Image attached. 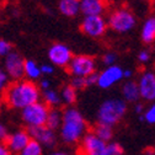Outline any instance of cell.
Masks as SVG:
<instances>
[{"label":"cell","instance_id":"d590c367","mask_svg":"<svg viewBox=\"0 0 155 155\" xmlns=\"http://www.w3.org/2000/svg\"><path fill=\"white\" fill-rule=\"evenodd\" d=\"M40 89H42L43 91L47 89H51V81L48 79H42L40 80Z\"/></svg>","mask_w":155,"mask_h":155},{"label":"cell","instance_id":"52a82bcc","mask_svg":"<svg viewBox=\"0 0 155 155\" xmlns=\"http://www.w3.org/2000/svg\"><path fill=\"white\" fill-rule=\"evenodd\" d=\"M24 64L25 59L17 52H10L6 57H4L3 69L8 74L9 79L12 80H21L24 76Z\"/></svg>","mask_w":155,"mask_h":155},{"label":"cell","instance_id":"7402d4cb","mask_svg":"<svg viewBox=\"0 0 155 155\" xmlns=\"http://www.w3.org/2000/svg\"><path fill=\"white\" fill-rule=\"evenodd\" d=\"M59 95H61V101H63L68 106H71L76 101V90L71 85L64 86Z\"/></svg>","mask_w":155,"mask_h":155},{"label":"cell","instance_id":"b9f144b4","mask_svg":"<svg viewBox=\"0 0 155 155\" xmlns=\"http://www.w3.org/2000/svg\"><path fill=\"white\" fill-rule=\"evenodd\" d=\"M79 155H83V154H79Z\"/></svg>","mask_w":155,"mask_h":155},{"label":"cell","instance_id":"4dcf8cb0","mask_svg":"<svg viewBox=\"0 0 155 155\" xmlns=\"http://www.w3.org/2000/svg\"><path fill=\"white\" fill-rule=\"evenodd\" d=\"M138 61L140 63H143V64L144 63H148L150 61V53L148 51H140L138 53Z\"/></svg>","mask_w":155,"mask_h":155},{"label":"cell","instance_id":"6da1fadb","mask_svg":"<svg viewBox=\"0 0 155 155\" xmlns=\"http://www.w3.org/2000/svg\"><path fill=\"white\" fill-rule=\"evenodd\" d=\"M4 100L9 107L22 110L37 101H40L41 92L33 81L17 80L4 90Z\"/></svg>","mask_w":155,"mask_h":155},{"label":"cell","instance_id":"8992f818","mask_svg":"<svg viewBox=\"0 0 155 155\" xmlns=\"http://www.w3.org/2000/svg\"><path fill=\"white\" fill-rule=\"evenodd\" d=\"M67 68L73 76L86 78L96 71V62L90 55H73Z\"/></svg>","mask_w":155,"mask_h":155},{"label":"cell","instance_id":"5b68a950","mask_svg":"<svg viewBox=\"0 0 155 155\" xmlns=\"http://www.w3.org/2000/svg\"><path fill=\"white\" fill-rule=\"evenodd\" d=\"M135 22H137L135 21V16L132 14V11H129L126 8L114 10L108 17L110 28L120 33H124L133 30Z\"/></svg>","mask_w":155,"mask_h":155},{"label":"cell","instance_id":"d6a6232c","mask_svg":"<svg viewBox=\"0 0 155 155\" xmlns=\"http://www.w3.org/2000/svg\"><path fill=\"white\" fill-rule=\"evenodd\" d=\"M86 79V84H87V86H92V85H96V81H97V73H92L91 75H89V76H86L85 78Z\"/></svg>","mask_w":155,"mask_h":155},{"label":"cell","instance_id":"8fae6325","mask_svg":"<svg viewBox=\"0 0 155 155\" xmlns=\"http://www.w3.org/2000/svg\"><path fill=\"white\" fill-rule=\"evenodd\" d=\"M137 85L140 99L148 102L155 100V75L153 71H144L139 76Z\"/></svg>","mask_w":155,"mask_h":155},{"label":"cell","instance_id":"7a4b0ae2","mask_svg":"<svg viewBox=\"0 0 155 155\" xmlns=\"http://www.w3.org/2000/svg\"><path fill=\"white\" fill-rule=\"evenodd\" d=\"M87 124L84 116L79 110L68 107L62 112V124H61V138L67 144H75L86 133Z\"/></svg>","mask_w":155,"mask_h":155},{"label":"cell","instance_id":"9c48e42d","mask_svg":"<svg viewBox=\"0 0 155 155\" xmlns=\"http://www.w3.org/2000/svg\"><path fill=\"white\" fill-rule=\"evenodd\" d=\"M48 58L52 65L67 68L73 58V53L68 46L63 43H54L48 49Z\"/></svg>","mask_w":155,"mask_h":155},{"label":"cell","instance_id":"7c38bea8","mask_svg":"<svg viewBox=\"0 0 155 155\" xmlns=\"http://www.w3.org/2000/svg\"><path fill=\"white\" fill-rule=\"evenodd\" d=\"M106 143L99 139L94 132L85 133L81 138V154L83 155H104Z\"/></svg>","mask_w":155,"mask_h":155},{"label":"cell","instance_id":"d6986e66","mask_svg":"<svg viewBox=\"0 0 155 155\" xmlns=\"http://www.w3.org/2000/svg\"><path fill=\"white\" fill-rule=\"evenodd\" d=\"M41 68L35 61H25L24 64V76L27 78V80L33 81L40 79L41 76Z\"/></svg>","mask_w":155,"mask_h":155},{"label":"cell","instance_id":"cb8c5ba5","mask_svg":"<svg viewBox=\"0 0 155 155\" xmlns=\"http://www.w3.org/2000/svg\"><path fill=\"white\" fill-rule=\"evenodd\" d=\"M43 99H45V104L48 107H55L58 106L62 101H61V95L58 94L55 90L53 89H47L43 92Z\"/></svg>","mask_w":155,"mask_h":155},{"label":"cell","instance_id":"ac0fdd59","mask_svg":"<svg viewBox=\"0 0 155 155\" xmlns=\"http://www.w3.org/2000/svg\"><path fill=\"white\" fill-rule=\"evenodd\" d=\"M142 40L144 43H153L155 40V18L149 17L142 27Z\"/></svg>","mask_w":155,"mask_h":155},{"label":"cell","instance_id":"d4e9b609","mask_svg":"<svg viewBox=\"0 0 155 155\" xmlns=\"http://www.w3.org/2000/svg\"><path fill=\"white\" fill-rule=\"evenodd\" d=\"M104 155H123V148L118 143L108 142V143H106Z\"/></svg>","mask_w":155,"mask_h":155},{"label":"cell","instance_id":"4fadbf2b","mask_svg":"<svg viewBox=\"0 0 155 155\" xmlns=\"http://www.w3.org/2000/svg\"><path fill=\"white\" fill-rule=\"evenodd\" d=\"M28 134L31 139L38 142L42 147L51 148L55 144V133L54 130L49 129L46 126H40V127H32L28 128Z\"/></svg>","mask_w":155,"mask_h":155},{"label":"cell","instance_id":"836d02e7","mask_svg":"<svg viewBox=\"0 0 155 155\" xmlns=\"http://www.w3.org/2000/svg\"><path fill=\"white\" fill-rule=\"evenodd\" d=\"M0 155H14L4 142H0Z\"/></svg>","mask_w":155,"mask_h":155},{"label":"cell","instance_id":"603a6c76","mask_svg":"<svg viewBox=\"0 0 155 155\" xmlns=\"http://www.w3.org/2000/svg\"><path fill=\"white\" fill-rule=\"evenodd\" d=\"M18 154L20 155H42L43 154V147L38 142L30 139V142L26 144V147Z\"/></svg>","mask_w":155,"mask_h":155},{"label":"cell","instance_id":"8d00e7d4","mask_svg":"<svg viewBox=\"0 0 155 155\" xmlns=\"http://www.w3.org/2000/svg\"><path fill=\"white\" fill-rule=\"evenodd\" d=\"M134 111H135V113L142 114L144 112V106L142 104H137V105H135V107H134Z\"/></svg>","mask_w":155,"mask_h":155},{"label":"cell","instance_id":"ab89813d","mask_svg":"<svg viewBox=\"0 0 155 155\" xmlns=\"http://www.w3.org/2000/svg\"><path fill=\"white\" fill-rule=\"evenodd\" d=\"M147 155H154V150H153V149H149V150L147 151Z\"/></svg>","mask_w":155,"mask_h":155},{"label":"cell","instance_id":"f35d334b","mask_svg":"<svg viewBox=\"0 0 155 155\" xmlns=\"http://www.w3.org/2000/svg\"><path fill=\"white\" fill-rule=\"evenodd\" d=\"M49 155H70V154L69 153H65V151H53Z\"/></svg>","mask_w":155,"mask_h":155},{"label":"cell","instance_id":"1f68e13d","mask_svg":"<svg viewBox=\"0 0 155 155\" xmlns=\"http://www.w3.org/2000/svg\"><path fill=\"white\" fill-rule=\"evenodd\" d=\"M40 68H41V74L42 75H51L54 71V68H53L52 64H43Z\"/></svg>","mask_w":155,"mask_h":155},{"label":"cell","instance_id":"4316f807","mask_svg":"<svg viewBox=\"0 0 155 155\" xmlns=\"http://www.w3.org/2000/svg\"><path fill=\"white\" fill-rule=\"evenodd\" d=\"M70 85H71L75 90H80V89H85V87H87L86 79H85V78H80V76H73Z\"/></svg>","mask_w":155,"mask_h":155},{"label":"cell","instance_id":"83f0119b","mask_svg":"<svg viewBox=\"0 0 155 155\" xmlns=\"http://www.w3.org/2000/svg\"><path fill=\"white\" fill-rule=\"evenodd\" d=\"M10 52H12V46L10 42L5 40H0V57H6Z\"/></svg>","mask_w":155,"mask_h":155},{"label":"cell","instance_id":"74e56055","mask_svg":"<svg viewBox=\"0 0 155 155\" xmlns=\"http://www.w3.org/2000/svg\"><path fill=\"white\" fill-rule=\"evenodd\" d=\"M132 75H133L132 70H123V78H126V79H130Z\"/></svg>","mask_w":155,"mask_h":155},{"label":"cell","instance_id":"e0dca14e","mask_svg":"<svg viewBox=\"0 0 155 155\" xmlns=\"http://www.w3.org/2000/svg\"><path fill=\"white\" fill-rule=\"evenodd\" d=\"M58 8L64 16L74 17L80 12V0H61Z\"/></svg>","mask_w":155,"mask_h":155},{"label":"cell","instance_id":"f546056e","mask_svg":"<svg viewBox=\"0 0 155 155\" xmlns=\"http://www.w3.org/2000/svg\"><path fill=\"white\" fill-rule=\"evenodd\" d=\"M116 59H117V55L112 52H108L106 54H104L102 57V63L106 65V67H110V65H113L116 64Z\"/></svg>","mask_w":155,"mask_h":155},{"label":"cell","instance_id":"ffe728a7","mask_svg":"<svg viewBox=\"0 0 155 155\" xmlns=\"http://www.w3.org/2000/svg\"><path fill=\"white\" fill-rule=\"evenodd\" d=\"M61 124H62V112L55 108H52V110L49 108L45 126L52 130H55L61 128Z\"/></svg>","mask_w":155,"mask_h":155},{"label":"cell","instance_id":"e575fe53","mask_svg":"<svg viewBox=\"0 0 155 155\" xmlns=\"http://www.w3.org/2000/svg\"><path fill=\"white\" fill-rule=\"evenodd\" d=\"M8 135V130L3 123H0V142H4Z\"/></svg>","mask_w":155,"mask_h":155},{"label":"cell","instance_id":"9a60e30c","mask_svg":"<svg viewBox=\"0 0 155 155\" xmlns=\"http://www.w3.org/2000/svg\"><path fill=\"white\" fill-rule=\"evenodd\" d=\"M105 0H80V12L85 16L102 15L106 10Z\"/></svg>","mask_w":155,"mask_h":155},{"label":"cell","instance_id":"484cf974","mask_svg":"<svg viewBox=\"0 0 155 155\" xmlns=\"http://www.w3.org/2000/svg\"><path fill=\"white\" fill-rule=\"evenodd\" d=\"M140 118L149 124H154V122H155V106L150 105L149 107L144 108V112L142 113Z\"/></svg>","mask_w":155,"mask_h":155},{"label":"cell","instance_id":"5bb4252c","mask_svg":"<svg viewBox=\"0 0 155 155\" xmlns=\"http://www.w3.org/2000/svg\"><path fill=\"white\" fill-rule=\"evenodd\" d=\"M31 137L28 132L26 130H16L11 134H8L6 138L4 140V143L6 144V147L9 148V150L14 154V153H20L25 147L26 144L30 142Z\"/></svg>","mask_w":155,"mask_h":155},{"label":"cell","instance_id":"30bf717a","mask_svg":"<svg viewBox=\"0 0 155 155\" xmlns=\"http://www.w3.org/2000/svg\"><path fill=\"white\" fill-rule=\"evenodd\" d=\"M123 79V69L120 65H110L106 67L100 74H97V81L96 85L101 89H110L114 84L120 83Z\"/></svg>","mask_w":155,"mask_h":155},{"label":"cell","instance_id":"60d3db41","mask_svg":"<svg viewBox=\"0 0 155 155\" xmlns=\"http://www.w3.org/2000/svg\"><path fill=\"white\" fill-rule=\"evenodd\" d=\"M2 105H3V100L0 99V110H2Z\"/></svg>","mask_w":155,"mask_h":155},{"label":"cell","instance_id":"f1b7e54d","mask_svg":"<svg viewBox=\"0 0 155 155\" xmlns=\"http://www.w3.org/2000/svg\"><path fill=\"white\" fill-rule=\"evenodd\" d=\"M8 84H9V76L5 73V70L0 67V92H3L8 87Z\"/></svg>","mask_w":155,"mask_h":155},{"label":"cell","instance_id":"44dd1931","mask_svg":"<svg viewBox=\"0 0 155 155\" xmlns=\"http://www.w3.org/2000/svg\"><path fill=\"white\" fill-rule=\"evenodd\" d=\"M94 134L99 139H101L102 142L108 143V142H111V139L113 137V129H112L111 126L97 123V124H96V127L94 128Z\"/></svg>","mask_w":155,"mask_h":155},{"label":"cell","instance_id":"277c9868","mask_svg":"<svg viewBox=\"0 0 155 155\" xmlns=\"http://www.w3.org/2000/svg\"><path fill=\"white\" fill-rule=\"evenodd\" d=\"M48 112H49V107L45 102L37 101L22 108V120L28 128L45 126Z\"/></svg>","mask_w":155,"mask_h":155},{"label":"cell","instance_id":"ba28073f","mask_svg":"<svg viewBox=\"0 0 155 155\" xmlns=\"http://www.w3.org/2000/svg\"><path fill=\"white\" fill-rule=\"evenodd\" d=\"M107 30V21L102 15L85 16L81 22V31L92 38L101 37Z\"/></svg>","mask_w":155,"mask_h":155},{"label":"cell","instance_id":"2e32d148","mask_svg":"<svg viewBox=\"0 0 155 155\" xmlns=\"http://www.w3.org/2000/svg\"><path fill=\"white\" fill-rule=\"evenodd\" d=\"M122 96H123V101L126 102H138V100L140 99L139 96V90H138V85L135 81L128 80L123 84L122 86Z\"/></svg>","mask_w":155,"mask_h":155},{"label":"cell","instance_id":"3957f363","mask_svg":"<svg viewBox=\"0 0 155 155\" xmlns=\"http://www.w3.org/2000/svg\"><path fill=\"white\" fill-rule=\"evenodd\" d=\"M127 112V102L122 99H108L97 110V122L113 127Z\"/></svg>","mask_w":155,"mask_h":155}]
</instances>
